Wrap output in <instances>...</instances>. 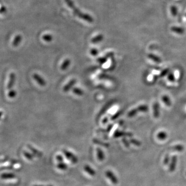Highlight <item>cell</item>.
<instances>
[{
    "label": "cell",
    "instance_id": "7c38bea8",
    "mask_svg": "<svg viewBox=\"0 0 186 186\" xmlns=\"http://www.w3.org/2000/svg\"><path fill=\"white\" fill-rule=\"evenodd\" d=\"M57 167L58 169L61 171H66L68 168V166L66 164H65L64 161L63 162H58L57 164Z\"/></svg>",
    "mask_w": 186,
    "mask_h": 186
},
{
    "label": "cell",
    "instance_id": "4dcf8cb0",
    "mask_svg": "<svg viewBox=\"0 0 186 186\" xmlns=\"http://www.w3.org/2000/svg\"><path fill=\"white\" fill-rule=\"evenodd\" d=\"M175 150H176L177 151H181L183 150V146L181 145H177L176 146L174 147Z\"/></svg>",
    "mask_w": 186,
    "mask_h": 186
},
{
    "label": "cell",
    "instance_id": "e0dca14e",
    "mask_svg": "<svg viewBox=\"0 0 186 186\" xmlns=\"http://www.w3.org/2000/svg\"><path fill=\"white\" fill-rule=\"evenodd\" d=\"M148 57L150 59L153 60L155 63H161V61L160 60V59L159 57H157L156 55H152V54H149L148 55Z\"/></svg>",
    "mask_w": 186,
    "mask_h": 186
},
{
    "label": "cell",
    "instance_id": "8992f818",
    "mask_svg": "<svg viewBox=\"0 0 186 186\" xmlns=\"http://www.w3.org/2000/svg\"><path fill=\"white\" fill-rule=\"evenodd\" d=\"M33 77L34 78V79H35V81L41 86H45L46 85V82H45L44 79L42 78V77L40 76L39 74H33Z\"/></svg>",
    "mask_w": 186,
    "mask_h": 186
},
{
    "label": "cell",
    "instance_id": "e575fe53",
    "mask_svg": "<svg viewBox=\"0 0 186 186\" xmlns=\"http://www.w3.org/2000/svg\"><path fill=\"white\" fill-rule=\"evenodd\" d=\"M108 122V118L107 117H106L105 118H104L102 121V123H103V124H106Z\"/></svg>",
    "mask_w": 186,
    "mask_h": 186
},
{
    "label": "cell",
    "instance_id": "1f68e13d",
    "mask_svg": "<svg viewBox=\"0 0 186 186\" xmlns=\"http://www.w3.org/2000/svg\"><path fill=\"white\" fill-rule=\"evenodd\" d=\"M168 72V69L164 70H163V71L161 72V74H160V76H161V77H163L164 76H165V75H166Z\"/></svg>",
    "mask_w": 186,
    "mask_h": 186
},
{
    "label": "cell",
    "instance_id": "f35d334b",
    "mask_svg": "<svg viewBox=\"0 0 186 186\" xmlns=\"http://www.w3.org/2000/svg\"><path fill=\"white\" fill-rule=\"evenodd\" d=\"M123 141L124 143H125V144H126V145L127 146H128V144L127 143V142L126 140V139H123Z\"/></svg>",
    "mask_w": 186,
    "mask_h": 186
},
{
    "label": "cell",
    "instance_id": "d6986e66",
    "mask_svg": "<svg viewBox=\"0 0 186 186\" xmlns=\"http://www.w3.org/2000/svg\"><path fill=\"white\" fill-rule=\"evenodd\" d=\"M162 100L164 103V104H166L168 107H170L171 105V102L170 99L166 95H164L162 97Z\"/></svg>",
    "mask_w": 186,
    "mask_h": 186
},
{
    "label": "cell",
    "instance_id": "83f0119b",
    "mask_svg": "<svg viewBox=\"0 0 186 186\" xmlns=\"http://www.w3.org/2000/svg\"><path fill=\"white\" fill-rule=\"evenodd\" d=\"M97 61L100 64H104L107 61V57H100L97 59Z\"/></svg>",
    "mask_w": 186,
    "mask_h": 186
},
{
    "label": "cell",
    "instance_id": "3957f363",
    "mask_svg": "<svg viewBox=\"0 0 186 186\" xmlns=\"http://www.w3.org/2000/svg\"><path fill=\"white\" fill-rule=\"evenodd\" d=\"M106 176L108 179L111 181L112 183L114 185H117L119 183V180L117 178V176L114 174V173L111 171H107L106 172Z\"/></svg>",
    "mask_w": 186,
    "mask_h": 186
},
{
    "label": "cell",
    "instance_id": "9c48e42d",
    "mask_svg": "<svg viewBox=\"0 0 186 186\" xmlns=\"http://www.w3.org/2000/svg\"><path fill=\"white\" fill-rule=\"evenodd\" d=\"M84 170L90 176H94L96 175V172L94 169H93L92 167L89 166V165H85L84 166Z\"/></svg>",
    "mask_w": 186,
    "mask_h": 186
},
{
    "label": "cell",
    "instance_id": "7402d4cb",
    "mask_svg": "<svg viewBox=\"0 0 186 186\" xmlns=\"http://www.w3.org/2000/svg\"><path fill=\"white\" fill-rule=\"evenodd\" d=\"M157 138L161 140H164L167 138V134L166 132L164 131L160 132L158 134H157Z\"/></svg>",
    "mask_w": 186,
    "mask_h": 186
},
{
    "label": "cell",
    "instance_id": "cb8c5ba5",
    "mask_svg": "<svg viewBox=\"0 0 186 186\" xmlns=\"http://www.w3.org/2000/svg\"><path fill=\"white\" fill-rule=\"evenodd\" d=\"M138 111V110H137L136 108L131 110L128 113V117H134V116L136 115V114L137 113Z\"/></svg>",
    "mask_w": 186,
    "mask_h": 186
},
{
    "label": "cell",
    "instance_id": "5bb4252c",
    "mask_svg": "<svg viewBox=\"0 0 186 186\" xmlns=\"http://www.w3.org/2000/svg\"><path fill=\"white\" fill-rule=\"evenodd\" d=\"M176 163H177V157L176 156L173 157L172 159L171 165L170 166V171L171 172H173L176 168Z\"/></svg>",
    "mask_w": 186,
    "mask_h": 186
},
{
    "label": "cell",
    "instance_id": "484cf974",
    "mask_svg": "<svg viewBox=\"0 0 186 186\" xmlns=\"http://www.w3.org/2000/svg\"><path fill=\"white\" fill-rule=\"evenodd\" d=\"M90 53L93 56H96L98 53V51L96 48H92V49L90 50Z\"/></svg>",
    "mask_w": 186,
    "mask_h": 186
},
{
    "label": "cell",
    "instance_id": "8fae6325",
    "mask_svg": "<svg viewBox=\"0 0 186 186\" xmlns=\"http://www.w3.org/2000/svg\"><path fill=\"white\" fill-rule=\"evenodd\" d=\"M153 114L155 118H158L159 117V105L158 103L155 102L153 106Z\"/></svg>",
    "mask_w": 186,
    "mask_h": 186
},
{
    "label": "cell",
    "instance_id": "ab89813d",
    "mask_svg": "<svg viewBox=\"0 0 186 186\" xmlns=\"http://www.w3.org/2000/svg\"><path fill=\"white\" fill-rule=\"evenodd\" d=\"M33 186H44L43 185H34Z\"/></svg>",
    "mask_w": 186,
    "mask_h": 186
},
{
    "label": "cell",
    "instance_id": "d4e9b609",
    "mask_svg": "<svg viewBox=\"0 0 186 186\" xmlns=\"http://www.w3.org/2000/svg\"><path fill=\"white\" fill-rule=\"evenodd\" d=\"M16 94H17V93L15 91V90L12 89V90H10V92H8V96L10 98H14V97H16Z\"/></svg>",
    "mask_w": 186,
    "mask_h": 186
},
{
    "label": "cell",
    "instance_id": "d6a6232c",
    "mask_svg": "<svg viewBox=\"0 0 186 186\" xmlns=\"http://www.w3.org/2000/svg\"><path fill=\"white\" fill-rule=\"evenodd\" d=\"M131 142L132 143H133L134 144H135L136 145H140V143L139 141H138L137 140H136L134 139L131 140Z\"/></svg>",
    "mask_w": 186,
    "mask_h": 186
},
{
    "label": "cell",
    "instance_id": "f546056e",
    "mask_svg": "<svg viewBox=\"0 0 186 186\" xmlns=\"http://www.w3.org/2000/svg\"><path fill=\"white\" fill-rule=\"evenodd\" d=\"M56 159L57 162H63L64 161V158L61 155H58L56 156Z\"/></svg>",
    "mask_w": 186,
    "mask_h": 186
},
{
    "label": "cell",
    "instance_id": "5b68a950",
    "mask_svg": "<svg viewBox=\"0 0 186 186\" xmlns=\"http://www.w3.org/2000/svg\"><path fill=\"white\" fill-rule=\"evenodd\" d=\"M15 80H16V76L14 72L11 73L10 76V80L7 84V89H11L15 84Z\"/></svg>",
    "mask_w": 186,
    "mask_h": 186
},
{
    "label": "cell",
    "instance_id": "836d02e7",
    "mask_svg": "<svg viewBox=\"0 0 186 186\" xmlns=\"http://www.w3.org/2000/svg\"><path fill=\"white\" fill-rule=\"evenodd\" d=\"M119 113H116L115 114H114V115L113 116V117H112L111 119H112V120H114V119H117V118L118 117H119Z\"/></svg>",
    "mask_w": 186,
    "mask_h": 186
},
{
    "label": "cell",
    "instance_id": "4fadbf2b",
    "mask_svg": "<svg viewBox=\"0 0 186 186\" xmlns=\"http://www.w3.org/2000/svg\"><path fill=\"white\" fill-rule=\"evenodd\" d=\"M104 39V36L102 34H99L97 35L96 36L93 37L91 40V42L93 44H97L99 42H102V40Z\"/></svg>",
    "mask_w": 186,
    "mask_h": 186
},
{
    "label": "cell",
    "instance_id": "d590c367",
    "mask_svg": "<svg viewBox=\"0 0 186 186\" xmlns=\"http://www.w3.org/2000/svg\"><path fill=\"white\" fill-rule=\"evenodd\" d=\"M113 55V52H109L108 53H107L106 55V57H111Z\"/></svg>",
    "mask_w": 186,
    "mask_h": 186
},
{
    "label": "cell",
    "instance_id": "ba28073f",
    "mask_svg": "<svg viewBox=\"0 0 186 186\" xmlns=\"http://www.w3.org/2000/svg\"><path fill=\"white\" fill-rule=\"evenodd\" d=\"M76 80L72 79L70 80L69 82L67 83V84L65 85L64 88H63V91L64 92H68L70 89L72 88L73 86L76 83Z\"/></svg>",
    "mask_w": 186,
    "mask_h": 186
},
{
    "label": "cell",
    "instance_id": "6da1fadb",
    "mask_svg": "<svg viewBox=\"0 0 186 186\" xmlns=\"http://www.w3.org/2000/svg\"><path fill=\"white\" fill-rule=\"evenodd\" d=\"M65 2L66 3L67 5L73 10L74 14L77 16L78 17H79L80 18H81L82 19H83L88 22L92 23L93 22L94 19L92 17V16H91L90 15L87 14H84V13H83L82 12H81L74 5V3L72 0H65Z\"/></svg>",
    "mask_w": 186,
    "mask_h": 186
},
{
    "label": "cell",
    "instance_id": "52a82bcc",
    "mask_svg": "<svg viewBox=\"0 0 186 186\" xmlns=\"http://www.w3.org/2000/svg\"><path fill=\"white\" fill-rule=\"evenodd\" d=\"M27 147L29 149L30 151L32 153V154L34 156H36L38 157H42V153L38 150L37 149H35V147L32 146L30 144H27Z\"/></svg>",
    "mask_w": 186,
    "mask_h": 186
},
{
    "label": "cell",
    "instance_id": "74e56055",
    "mask_svg": "<svg viewBox=\"0 0 186 186\" xmlns=\"http://www.w3.org/2000/svg\"><path fill=\"white\" fill-rule=\"evenodd\" d=\"M169 158L168 157H166L165 160H164V164H168V162H169Z\"/></svg>",
    "mask_w": 186,
    "mask_h": 186
},
{
    "label": "cell",
    "instance_id": "44dd1931",
    "mask_svg": "<svg viewBox=\"0 0 186 186\" xmlns=\"http://www.w3.org/2000/svg\"><path fill=\"white\" fill-rule=\"evenodd\" d=\"M137 110L139 111L142 112H146L149 108L146 105H140L138 107H137Z\"/></svg>",
    "mask_w": 186,
    "mask_h": 186
},
{
    "label": "cell",
    "instance_id": "603a6c76",
    "mask_svg": "<svg viewBox=\"0 0 186 186\" xmlns=\"http://www.w3.org/2000/svg\"><path fill=\"white\" fill-rule=\"evenodd\" d=\"M42 39L47 42H50L53 40V37L50 34H45L42 36Z\"/></svg>",
    "mask_w": 186,
    "mask_h": 186
},
{
    "label": "cell",
    "instance_id": "2e32d148",
    "mask_svg": "<svg viewBox=\"0 0 186 186\" xmlns=\"http://www.w3.org/2000/svg\"><path fill=\"white\" fill-rule=\"evenodd\" d=\"M70 64V61L69 59H66L63 63V64L61 66V69L63 70L67 69L68 67H69Z\"/></svg>",
    "mask_w": 186,
    "mask_h": 186
},
{
    "label": "cell",
    "instance_id": "ffe728a7",
    "mask_svg": "<svg viewBox=\"0 0 186 186\" xmlns=\"http://www.w3.org/2000/svg\"><path fill=\"white\" fill-rule=\"evenodd\" d=\"M72 92L77 95L78 96H82V95L83 94V91H82V89L80 88H77V87H74L72 89Z\"/></svg>",
    "mask_w": 186,
    "mask_h": 186
},
{
    "label": "cell",
    "instance_id": "30bf717a",
    "mask_svg": "<svg viewBox=\"0 0 186 186\" xmlns=\"http://www.w3.org/2000/svg\"><path fill=\"white\" fill-rule=\"evenodd\" d=\"M96 151H97V159H98V160L100 161L104 160L105 159V155H104V152L102 149H100L99 147H97Z\"/></svg>",
    "mask_w": 186,
    "mask_h": 186
},
{
    "label": "cell",
    "instance_id": "4316f807",
    "mask_svg": "<svg viewBox=\"0 0 186 186\" xmlns=\"http://www.w3.org/2000/svg\"><path fill=\"white\" fill-rule=\"evenodd\" d=\"M93 142L94 143H96V144H99V145H102L103 146H108L107 144L104 143H102V142L99 141V140H98L97 139H93Z\"/></svg>",
    "mask_w": 186,
    "mask_h": 186
},
{
    "label": "cell",
    "instance_id": "f1b7e54d",
    "mask_svg": "<svg viewBox=\"0 0 186 186\" xmlns=\"http://www.w3.org/2000/svg\"><path fill=\"white\" fill-rule=\"evenodd\" d=\"M168 80L170 81V82H173V81H174V80H175L174 75L172 74H169V76H168Z\"/></svg>",
    "mask_w": 186,
    "mask_h": 186
},
{
    "label": "cell",
    "instance_id": "ac0fdd59",
    "mask_svg": "<svg viewBox=\"0 0 186 186\" xmlns=\"http://www.w3.org/2000/svg\"><path fill=\"white\" fill-rule=\"evenodd\" d=\"M23 155L25 156V157L29 160H32L34 158V155L30 153V152L27 151H25L23 152Z\"/></svg>",
    "mask_w": 186,
    "mask_h": 186
},
{
    "label": "cell",
    "instance_id": "277c9868",
    "mask_svg": "<svg viewBox=\"0 0 186 186\" xmlns=\"http://www.w3.org/2000/svg\"><path fill=\"white\" fill-rule=\"evenodd\" d=\"M16 175L14 173L8 172V173H4L2 174L1 175V177L2 179L8 180V179H12L16 178Z\"/></svg>",
    "mask_w": 186,
    "mask_h": 186
},
{
    "label": "cell",
    "instance_id": "9a60e30c",
    "mask_svg": "<svg viewBox=\"0 0 186 186\" xmlns=\"http://www.w3.org/2000/svg\"><path fill=\"white\" fill-rule=\"evenodd\" d=\"M22 40V36L20 35H17L16 36L15 39L12 42V45L14 47H17L19 44H20Z\"/></svg>",
    "mask_w": 186,
    "mask_h": 186
},
{
    "label": "cell",
    "instance_id": "8d00e7d4",
    "mask_svg": "<svg viewBox=\"0 0 186 186\" xmlns=\"http://www.w3.org/2000/svg\"><path fill=\"white\" fill-rule=\"evenodd\" d=\"M6 8H5V7H4V6H2V7H1V12L2 14L3 13V12H6Z\"/></svg>",
    "mask_w": 186,
    "mask_h": 186
},
{
    "label": "cell",
    "instance_id": "60d3db41",
    "mask_svg": "<svg viewBox=\"0 0 186 186\" xmlns=\"http://www.w3.org/2000/svg\"><path fill=\"white\" fill-rule=\"evenodd\" d=\"M47 186H53V185H47Z\"/></svg>",
    "mask_w": 186,
    "mask_h": 186
},
{
    "label": "cell",
    "instance_id": "7a4b0ae2",
    "mask_svg": "<svg viewBox=\"0 0 186 186\" xmlns=\"http://www.w3.org/2000/svg\"><path fill=\"white\" fill-rule=\"evenodd\" d=\"M63 153L65 157L72 164H76L78 162V158L75 154L72 153V152L64 149H63Z\"/></svg>",
    "mask_w": 186,
    "mask_h": 186
}]
</instances>
